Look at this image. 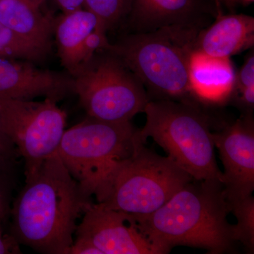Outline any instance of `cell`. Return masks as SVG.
<instances>
[{
	"mask_svg": "<svg viewBox=\"0 0 254 254\" xmlns=\"http://www.w3.org/2000/svg\"><path fill=\"white\" fill-rule=\"evenodd\" d=\"M11 204L10 234L19 245L44 254H68L87 205L91 202L58 152L25 179Z\"/></svg>",
	"mask_w": 254,
	"mask_h": 254,
	"instance_id": "obj_1",
	"label": "cell"
},
{
	"mask_svg": "<svg viewBox=\"0 0 254 254\" xmlns=\"http://www.w3.org/2000/svg\"><path fill=\"white\" fill-rule=\"evenodd\" d=\"M230 213L222 182L193 180L156 211L133 216L145 235L167 254L175 246L222 254L235 242L234 225L227 221Z\"/></svg>",
	"mask_w": 254,
	"mask_h": 254,
	"instance_id": "obj_2",
	"label": "cell"
},
{
	"mask_svg": "<svg viewBox=\"0 0 254 254\" xmlns=\"http://www.w3.org/2000/svg\"><path fill=\"white\" fill-rule=\"evenodd\" d=\"M198 32L167 28L129 33L104 50L116 55L134 74L150 100L195 103L189 82V66Z\"/></svg>",
	"mask_w": 254,
	"mask_h": 254,
	"instance_id": "obj_3",
	"label": "cell"
},
{
	"mask_svg": "<svg viewBox=\"0 0 254 254\" xmlns=\"http://www.w3.org/2000/svg\"><path fill=\"white\" fill-rule=\"evenodd\" d=\"M139 143L127 158L114 164L95 187L97 203L130 214L156 211L193 180L170 157Z\"/></svg>",
	"mask_w": 254,
	"mask_h": 254,
	"instance_id": "obj_4",
	"label": "cell"
},
{
	"mask_svg": "<svg viewBox=\"0 0 254 254\" xmlns=\"http://www.w3.org/2000/svg\"><path fill=\"white\" fill-rule=\"evenodd\" d=\"M143 113L146 123L139 130L143 141L153 138L193 180L222 183L209 120L198 105L175 100H150Z\"/></svg>",
	"mask_w": 254,
	"mask_h": 254,
	"instance_id": "obj_5",
	"label": "cell"
},
{
	"mask_svg": "<svg viewBox=\"0 0 254 254\" xmlns=\"http://www.w3.org/2000/svg\"><path fill=\"white\" fill-rule=\"evenodd\" d=\"M139 130L131 122L108 123L88 117L65 130L57 152L68 173L91 198L114 164L145 143Z\"/></svg>",
	"mask_w": 254,
	"mask_h": 254,
	"instance_id": "obj_6",
	"label": "cell"
},
{
	"mask_svg": "<svg viewBox=\"0 0 254 254\" xmlns=\"http://www.w3.org/2000/svg\"><path fill=\"white\" fill-rule=\"evenodd\" d=\"M76 93L88 117L127 123L143 113L150 101L139 80L120 58L107 50L97 52L73 76Z\"/></svg>",
	"mask_w": 254,
	"mask_h": 254,
	"instance_id": "obj_7",
	"label": "cell"
},
{
	"mask_svg": "<svg viewBox=\"0 0 254 254\" xmlns=\"http://www.w3.org/2000/svg\"><path fill=\"white\" fill-rule=\"evenodd\" d=\"M58 101L0 99V132L24 160L26 178L58 151L66 125Z\"/></svg>",
	"mask_w": 254,
	"mask_h": 254,
	"instance_id": "obj_8",
	"label": "cell"
},
{
	"mask_svg": "<svg viewBox=\"0 0 254 254\" xmlns=\"http://www.w3.org/2000/svg\"><path fill=\"white\" fill-rule=\"evenodd\" d=\"M102 254H163L167 252L141 230L130 214L90 202L75 232Z\"/></svg>",
	"mask_w": 254,
	"mask_h": 254,
	"instance_id": "obj_9",
	"label": "cell"
},
{
	"mask_svg": "<svg viewBox=\"0 0 254 254\" xmlns=\"http://www.w3.org/2000/svg\"><path fill=\"white\" fill-rule=\"evenodd\" d=\"M252 113L213 133L224 172L222 185L229 203L252 195L254 190V127Z\"/></svg>",
	"mask_w": 254,
	"mask_h": 254,
	"instance_id": "obj_10",
	"label": "cell"
},
{
	"mask_svg": "<svg viewBox=\"0 0 254 254\" xmlns=\"http://www.w3.org/2000/svg\"><path fill=\"white\" fill-rule=\"evenodd\" d=\"M72 92L70 75L43 69L31 62L0 58V99L44 97L59 102Z\"/></svg>",
	"mask_w": 254,
	"mask_h": 254,
	"instance_id": "obj_11",
	"label": "cell"
},
{
	"mask_svg": "<svg viewBox=\"0 0 254 254\" xmlns=\"http://www.w3.org/2000/svg\"><path fill=\"white\" fill-rule=\"evenodd\" d=\"M203 0H133L126 21L130 33L175 28L200 31L208 26Z\"/></svg>",
	"mask_w": 254,
	"mask_h": 254,
	"instance_id": "obj_12",
	"label": "cell"
},
{
	"mask_svg": "<svg viewBox=\"0 0 254 254\" xmlns=\"http://www.w3.org/2000/svg\"><path fill=\"white\" fill-rule=\"evenodd\" d=\"M254 46L253 16L219 12L215 21L198 32L193 46L208 56L230 58Z\"/></svg>",
	"mask_w": 254,
	"mask_h": 254,
	"instance_id": "obj_13",
	"label": "cell"
},
{
	"mask_svg": "<svg viewBox=\"0 0 254 254\" xmlns=\"http://www.w3.org/2000/svg\"><path fill=\"white\" fill-rule=\"evenodd\" d=\"M236 71L230 58H218L193 50L189 66V82L195 100L220 103L231 97Z\"/></svg>",
	"mask_w": 254,
	"mask_h": 254,
	"instance_id": "obj_14",
	"label": "cell"
},
{
	"mask_svg": "<svg viewBox=\"0 0 254 254\" xmlns=\"http://www.w3.org/2000/svg\"><path fill=\"white\" fill-rule=\"evenodd\" d=\"M98 26L97 16L85 8L63 14L55 20L54 35L58 55L70 76L81 70L83 44Z\"/></svg>",
	"mask_w": 254,
	"mask_h": 254,
	"instance_id": "obj_15",
	"label": "cell"
},
{
	"mask_svg": "<svg viewBox=\"0 0 254 254\" xmlns=\"http://www.w3.org/2000/svg\"><path fill=\"white\" fill-rule=\"evenodd\" d=\"M55 20L31 0H0V23L25 39L50 50Z\"/></svg>",
	"mask_w": 254,
	"mask_h": 254,
	"instance_id": "obj_16",
	"label": "cell"
},
{
	"mask_svg": "<svg viewBox=\"0 0 254 254\" xmlns=\"http://www.w3.org/2000/svg\"><path fill=\"white\" fill-rule=\"evenodd\" d=\"M50 50L16 34L0 23V58L38 63L46 58Z\"/></svg>",
	"mask_w": 254,
	"mask_h": 254,
	"instance_id": "obj_17",
	"label": "cell"
},
{
	"mask_svg": "<svg viewBox=\"0 0 254 254\" xmlns=\"http://www.w3.org/2000/svg\"><path fill=\"white\" fill-rule=\"evenodd\" d=\"M133 0H85V9L97 16V29L107 35L110 30L126 21Z\"/></svg>",
	"mask_w": 254,
	"mask_h": 254,
	"instance_id": "obj_18",
	"label": "cell"
},
{
	"mask_svg": "<svg viewBox=\"0 0 254 254\" xmlns=\"http://www.w3.org/2000/svg\"><path fill=\"white\" fill-rule=\"evenodd\" d=\"M231 212L237 218L234 225L235 242L239 241L250 251L254 247V200L252 195L229 203Z\"/></svg>",
	"mask_w": 254,
	"mask_h": 254,
	"instance_id": "obj_19",
	"label": "cell"
},
{
	"mask_svg": "<svg viewBox=\"0 0 254 254\" xmlns=\"http://www.w3.org/2000/svg\"><path fill=\"white\" fill-rule=\"evenodd\" d=\"M16 155H0V220L3 223L10 217L17 181Z\"/></svg>",
	"mask_w": 254,
	"mask_h": 254,
	"instance_id": "obj_20",
	"label": "cell"
},
{
	"mask_svg": "<svg viewBox=\"0 0 254 254\" xmlns=\"http://www.w3.org/2000/svg\"><path fill=\"white\" fill-rule=\"evenodd\" d=\"M232 96H235L241 106L252 113L254 107V55L250 53L237 73Z\"/></svg>",
	"mask_w": 254,
	"mask_h": 254,
	"instance_id": "obj_21",
	"label": "cell"
},
{
	"mask_svg": "<svg viewBox=\"0 0 254 254\" xmlns=\"http://www.w3.org/2000/svg\"><path fill=\"white\" fill-rule=\"evenodd\" d=\"M0 220V254H21L19 245L11 235L5 234Z\"/></svg>",
	"mask_w": 254,
	"mask_h": 254,
	"instance_id": "obj_22",
	"label": "cell"
},
{
	"mask_svg": "<svg viewBox=\"0 0 254 254\" xmlns=\"http://www.w3.org/2000/svg\"><path fill=\"white\" fill-rule=\"evenodd\" d=\"M68 254H102L98 248L88 241L75 239Z\"/></svg>",
	"mask_w": 254,
	"mask_h": 254,
	"instance_id": "obj_23",
	"label": "cell"
},
{
	"mask_svg": "<svg viewBox=\"0 0 254 254\" xmlns=\"http://www.w3.org/2000/svg\"><path fill=\"white\" fill-rule=\"evenodd\" d=\"M53 1L62 10L63 14L83 9L85 5V0H53Z\"/></svg>",
	"mask_w": 254,
	"mask_h": 254,
	"instance_id": "obj_24",
	"label": "cell"
},
{
	"mask_svg": "<svg viewBox=\"0 0 254 254\" xmlns=\"http://www.w3.org/2000/svg\"><path fill=\"white\" fill-rule=\"evenodd\" d=\"M0 155H17L14 145L0 132Z\"/></svg>",
	"mask_w": 254,
	"mask_h": 254,
	"instance_id": "obj_25",
	"label": "cell"
},
{
	"mask_svg": "<svg viewBox=\"0 0 254 254\" xmlns=\"http://www.w3.org/2000/svg\"><path fill=\"white\" fill-rule=\"evenodd\" d=\"M254 0H222V4L226 5L228 8L234 7L237 4L244 5L247 6L253 3Z\"/></svg>",
	"mask_w": 254,
	"mask_h": 254,
	"instance_id": "obj_26",
	"label": "cell"
},
{
	"mask_svg": "<svg viewBox=\"0 0 254 254\" xmlns=\"http://www.w3.org/2000/svg\"><path fill=\"white\" fill-rule=\"evenodd\" d=\"M31 1L36 5H38V6H40V7H41L43 4L46 2V0H31Z\"/></svg>",
	"mask_w": 254,
	"mask_h": 254,
	"instance_id": "obj_27",
	"label": "cell"
},
{
	"mask_svg": "<svg viewBox=\"0 0 254 254\" xmlns=\"http://www.w3.org/2000/svg\"><path fill=\"white\" fill-rule=\"evenodd\" d=\"M213 1L218 7V6H220V4H221L222 0H213Z\"/></svg>",
	"mask_w": 254,
	"mask_h": 254,
	"instance_id": "obj_28",
	"label": "cell"
}]
</instances>
